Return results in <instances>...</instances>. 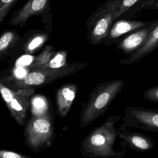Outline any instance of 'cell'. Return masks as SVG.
I'll return each instance as SVG.
<instances>
[{
	"mask_svg": "<svg viewBox=\"0 0 158 158\" xmlns=\"http://www.w3.org/2000/svg\"><path fill=\"white\" fill-rule=\"evenodd\" d=\"M120 116L109 115L100 125L91 130L80 144L81 155L87 158H122L125 149L116 150L114 145L117 136L116 123Z\"/></svg>",
	"mask_w": 158,
	"mask_h": 158,
	"instance_id": "6da1fadb",
	"label": "cell"
},
{
	"mask_svg": "<svg viewBox=\"0 0 158 158\" xmlns=\"http://www.w3.org/2000/svg\"><path fill=\"white\" fill-rule=\"evenodd\" d=\"M125 85L123 79L98 83L90 92L88 99L81 105L79 127L83 128L104 114Z\"/></svg>",
	"mask_w": 158,
	"mask_h": 158,
	"instance_id": "7a4b0ae2",
	"label": "cell"
},
{
	"mask_svg": "<svg viewBox=\"0 0 158 158\" xmlns=\"http://www.w3.org/2000/svg\"><path fill=\"white\" fill-rule=\"evenodd\" d=\"M89 63L76 62L57 68L34 70L21 78H9L2 80L4 83L14 90L35 88L51 83L57 79L73 74L86 67Z\"/></svg>",
	"mask_w": 158,
	"mask_h": 158,
	"instance_id": "3957f363",
	"label": "cell"
},
{
	"mask_svg": "<svg viewBox=\"0 0 158 158\" xmlns=\"http://www.w3.org/2000/svg\"><path fill=\"white\" fill-rule=\"evenodd\" d=\"M120 0H107L93 11L86 20V34L91 44L103 43L110 27L114 22Z\"/></svg>",
	"mask_w": 158,
	"mask_h": 158,
	"instance_id": "277c9868",
	"label": "cell"
},
{
	"mask_svg": "<svg viewBox=\"0 0 158 158\" xmlns=\"http://www.w3.org/2000/svg\"><path fill=\"white\" fill-rule=\"evenodd\" d=\"M54 136L51 113L41 116H33L28 120L24 131L26 144L34 151H39L50 146Z\"/></svg>",
	"mask_w": 158,
	"mask_h": 158,
	"instance_id": "5b68a950",
	"label": "cell"
},
{
	"mask_svg": "<svg viewBox=\"0 0 158 158\" xmlns=\"http://www.w3.org/2000/svg\"><path fill=\"white\" fill-rule=\"evenodd\" d=\"M120 127H133L158 133V109L143 107H127Z\"/></svg>",
	"mask_w": 158,
	"mask_h": 158,
	"instance_id": "8992f818",
	"label": "cell"
},
{
	"mask_svg": "<svg viewBox=\"0 0 158 158\" xmlns=\"http://www.w3.org/2000/svg\"><path fill=\"white\" fill-rule=\"evenodd\" d=\"M34 92L35 88L14 90L12 98L7 105L12 117L20 125H25L30 106V99Z\"/></svg>",
	"mask_w": 158,
	"mask_h": 158,
	"instance_id": "52a82bcc",
	"label": "cell"
},
{
	"mask_svg": "<svg viewBox=\"0 0 158 158\" xmlns=\"http://www.w3.org/2000/svg\"><path fill=\"white\" fill-rule=\"evenodd\" d=\"M117 136L123 140L121 145L124 148L128 146L130 149L138 152H148L155 146L154 140L142 133L129 131L127 128L117 127Z\"/></svg>",
	"mask_w": 158,
	"mask_h": 158,
	"instance_id": "ba28073f",
	"label": "cell"
},
{
	"mask_svg": "<svg viewBox=\"0 0 158 158\" xmlns=\"http://www.w3.org/2000/svg\"><path fill=\"white\" fill-rule=\"evenodd\" d=\"M155 22L156 20L151 21L147 26L134 30L122 37L116 43L117 48L129 56L136 52L144 43Z\"/></svg>",
	"mask_w": 158,
	"mask_h": 158,
	"instance_id": "9c48e42d",
	"label": "cell"
},
{
	"mask_svg": "<svg viewBox=\"0 0 158 158\" xmlns=\"http://www.w3.org/2000/svg\"><path fill=\"white\" fill-rule=\"evenodd\" d=\"M151 22L142 20H124L120 19L115 20L103 41L105 45L110 46L112 44L117 43L125 35L137 29L147 26Z\"/></svg>",
	"mask_w": 158,
	"mask_h": 158,
	"instance_id": "30bf717a",
	"label": "cell"
},
{
	"mask_svg": "<svg viewBox=\"0 0 158 158\" xmlns=\"http://www.w3.org/2000/svg\"><path fill=\"white\" fill-rule=\"evenodd\" d=\"M78 85L75 83H68L59 87L56 93L57 113L61 118L69 114L77 95Z\"/></svg>",
	"mask_w": 158,
	"mask_h": 158,
	"instance_id": "8fae6325",
	"label": "cell"
},
{
	"mask_svg": "<svg viewBox=\"0 0 158 158\" xmlns=\"http://www.w3.org/2000/svg\"><path fill=\"white\" fill-rule=\"evenodd\" d=\"M50 0H28L20 9L13 14L9 22L10 25L17 26L25 24L32 16L41 14L49 5Z\"/></svg>",
	"mask_w": 158,
	"mask_h": 158,
	"instance_id": "7c38bea8",
	"label": "cell"
},
{
	"mask_svg": "<svg viewBox=\"0 0 158 158\" xmlns=\"http://www.w3.org/2000/svg\"><path fill=\"white\" fill-rule=\"evenodd\" d=\"M158 48V20L151 30L143 44L134 53L120 61L121 65H130L138 62Z\"/></svg>",
	"mask_w": 158,
	"mask_h": 158,
	"instance_id": "4fadbf2b",
	"label": "cell"
},
{
	"mask_svg": "<svg viewBox=\"0 0 158 158\" xmlns=\"http://www.w3.org/2000/svg\"><path fill=\"white\" fill-rule=\"evenodd\" d=\"M22 38L14 30L4 31L0 36V61L12 53L22 42Z\"/></svg>",
	"mask_w": 158,
	"mask_h": 158,
	"instance_id": "5bb4252c",
	"label": "cell"
},
{
	"mask_svg": "<svg viewBox=\"0 0 158 158\" xmlns=\"http://www.w3.org/2000/svg\"><path fill=\"white\" fill-rule=\"evenodd\" d=\"M49 38L48 33L45 31L36 30L24 41L22 46L23 52L31 54L42 47Z\"/></svg>",
	"mask_w": 158,
	"mask_h": 158,
	"instance_id": "9a60e30c",
	"label": "cell"
},
{
	"mask_svg": "<svg viewBox=\"0 0 158 158\" xmlns=\"http://www.w3.org/2000/svg\"><path fill=\"white\" fill-rule=\"evenodd\" d=\"M30 107L33 116H41L50 114L49 102L42 94L33 95L30 99Z\"/></svg>",
	"mask_w": 158,
	"mask_h": 158,
	"instance_id": "2e32d148",
	"label": "cell"
},
{
	"mask_svg": "<svg viewBox=\"0 0 158 158\" xmlns=\"http://www.w3.org/2000/svg\"><path fill=\"white\" fill-rule=\"evenodd\" d=\"M55 52V48L52 46H46L42 52L36 56L28 68L30 72L41 70L51 59Z\"/></svg>",
	"mask_w": 158,
	"mask_h": 158,
	"instance_id": "e0dca14e",
	"label": "cell"
},
{
	"mask_svg": "<svg viewBox=\"0 0 158 158\" xmlns=\"http://www.w3.org/2000/svg\"><path fill=\"white\" fill-rule=\"evenodd\" d=\"M67 51L62 50L56 52L49 62L41 69H57L67 65Z\"/></svg>",
	"mask_w": 158,
	"mask_h": 158,
	"instance_id": "ac0fdd59",
	"label": "cell"
},
{
	"mask_svg": "<svg viewBox=\"0 0 158 158\" xmlns=\"http://www.w3.org/2000/svg\"><path fill=\"white\" fill-rule=\"evenodd\" d=\"M141 1L142 0H120L117 10L114 14V21L128 13Z\"/></svg>",
	"mask_w": 158,
	"mask_h": 158,
	"instance_id": "d6986e66",
	"label": "cell"
},
{
	"mask_svg": "<svg viewBox=\"0 0 158 158\" xmlns=\"http://www.w3.org/2000/svg\"><path fill=\"white\" fill-rule=\"evenodd\" d=\"M143 9L158 10V0H142L127 14L130 16L131 14H135Z\"/></svg>",
	"mask_w": 158,
	"mask_h": 158,
	"instance_id": "ffe728a7",
	"label": "cell"
},
{
	"mask_svg": "<svg viewBox=\"0 0 158 158\" xmlns=\"http://www.w3.org/2000/svg\"><path fill=\"white\" fill-rule=\"evenodd\" d=\"M143 96L148 101L158 104V85L145 90L143 93Z\"/></svg>",
	"mask_w": 158,
	"mask_h": 158,
	"instance_id": "44dd1931",
	"label": "cell"
},
{
	"mask_svg": "<svg viewBox=\"0 0 158 158\" xmlns=\"http://www.w3.org/2000/svg\"><path fill=\"white\" fill-rule=\"evenodd\" d=\"M0 158H31V157L16 152L2 149V150H0Z\"/></svg>",
	"mask_w": 158,
	"mask_h": 158,
	"instance_id": "7402d4cb",
	"label": "cell"
},
{
	"mask_svg": "<svg viewBox=\"0 0 158 158\" xmlns=\"http://www.w3.org/2000/svg\"><path fill=\"white\" fill-rule=\"evenodd\" d=\"M15 2L8 4L7 5H5L0 8V23L3 20V19L5 18L6 15L8 14L9 10L11 9L12 6L15 4Z\"/></svg>",
	"mask_w": 158,
	"mask_h": 158,
	"instance_id": "603a6c76",
	"label": "cell"
},
{
	"mask_svg": "<svg viewBox=\"0 0 158 158\" xmlns=\"http://www.w3.org/2000/svg\"><path fill=\"white\" fill-rule=\"evenodd\" d=\"M17 0H0V8L8 4L16 2Z\"/></svg>",
	"mask_w": 158,
	"mask_h": 158,
	"instance_id": "cb8c5ba5",
	"label": "cell"
}]
</instances>
